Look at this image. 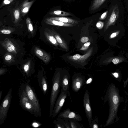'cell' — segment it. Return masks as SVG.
<instances>
[{"mask_svg":"<svg viewBox=\"0 0 128 128\" xmlns=\"http://www.w3.org/2000/svg\"><path fill=\"white\" fill-rule=\"evenodd\" d=\"M108 93L110 108L109 116L106 124V126L111 123L116 116L119 102L118 94L114 86L110 88Z\"/></svg>","mask_w":128,"mask_h":128,"instance_id":"6da1fadb","label":"cell"},{"mask_svg":"<svg viewBox=\"0 0 128 128\" xmlns=\"http://www.w3.org/2000/svg\"><path fill=\"white\" fill-rule=\"evenodd\" d=\"M60 82V74L59 72H58L55 74L52 81L50 100V117L52 116L54 105L59 90Z\"/></svg>","mask_w":128,"mask_h":128,"instance_id":"7a4b0ae2","label":"cell"},{"mask_svg":"<svg viewBox=\"0 0 128 128\" xmlns=\"http://www.w3.org/2000/svg\"><path fill=\"white\" fill-rule=\"evenodd\" d=\"M12 88L10 89L3 99L0 106V125L6 120L12 98Z\"/></svg>","mask_w":128,"mask_h":128,"instance_id":"3957f363","label":"cell"},{"mask_svg":"<svg viewBox=\"0 0 128 128\" xmlns=\"http://www.w3.org/2000/svg\"><path fill=\"white\" fill-rule=\"evenodd\" d=\"M25 91L34 108V114L35 116L41 115V110L38 101L31 88L28 85L26 87Z\"/></svg>","mask_w":128,"mask_h":128,"instance_id":"277c9868","label":"cell"},{"mask_svg":"<svg viewBox=\"0 0 128 128\" xmlns=\"http://www.w3.org/2000/svg\"><path fill=\"white\" fill-rule=\"evenodd\" d=\"M20 104L24 110L34 114L33 106L28 98L24 90H23L20 96Z\"/></svg>","mask_w":128,"mask_h":128,"instance_id":"5b68a950","label":"cell"},{"mask_svg":"<svg viewBox=\"0 0 128 128\" xmlns=\"http://www.w3.org/2000/svg\"><path fill=\"white\" fill-rule=\"evenodd\" d=\"M13 42L10 40L6 38L1 42V44L8 53L16 56L18 53V48L17 44Z\"/></svg>","mask_w":128,"mask_h":128,"instance_id":"8992f818","label":"cell"},{"mask_svg":"<svg viewBox=\"0 0 128 128\" xmlns=\"http://www.w3.org/2000/svg\"><path fill=\"white\" fill-rule=\"evenodd\" d=\"M67 94V92L61 91L54 107L52 116V118L56 117L60 112L64 102Z\"/></svg>","mask_w":128,"mask_h":128,"instance_id":"52a82bcc","label":"cell"},{"mask_svg":"<svg viewBox=\"0 0 128 128\" xmlns=\"http://www.w3.org/2000/svg\"><path fill=\"white\" fill-rule=\"evenodd\" d=\"M119 15L118 6L116 5L114 7L112 11L109 16L105 25V28H108L110 26L114 24L118 19Z\"/></svg>","mask_w":128,"mask_h":128,"instance_id":"ba28073f","label":"cell"},{"mask_svg":"<svg viewBox=\"0 0 128 128\" xmlns=\"http://www.w3.org/2000/svg\"><path fill=\"white\" fill-rule=\"evenodd\" d=\"M86 92L84 97V106L88 122L90 123L92 120V113L90 101L88 91Z\"/></svg>","mask_w":128,"mask_h":128,"instance_id":"9c48e42d","label":"cell"},{"mask_svg":"<svg viewBox=\"0 0 128 128\" xmlns=\"http://www.w3.org/2000/svg\"><path fill=\"white\" fill-rule=\"evenodd\" d=\"M36 55L44 63H47L50 60V56L47 53L38 48L36 47L34 49Z\"/></svg>","mask_w":128,"mask_h":128,"instance_id":"30bf717a","label":"cell"},{"mask_svg":"<svg viewBox=\"0 0 128 128\" xmlns=\"http://www.w3.org/2000/svg\"><path fill=\"white\" fill-rule=\"evenodd\" d=\"M92 49H91L84 55L76 54L73 56H69L68 58L72 61L76 62H84L90 55Z\"/></svg>","mask_w":128,"mask_h":128,"instance_id":"8fae6325","label":"cell"},{"mask_svg":"<svg viewBox=\"0 0 128 128\" xmlns=\"http://www.w3.org/2000/svg\"><path fill=\"white\" fill-rule=\"evenodd\" d=\"M59 117L65 118H72L80 120V117L74 112H71L69 109L64 111L58 115Z\"/></svg>","mask_w":128,"mask_h":128,"instance_id":"7c38bea8","label":"cell"},{"mask_svg":"<svg viewBox=\"0 0 128 128\" xmlns=\"http://www.w3.org/2000/svg\"><path fill=\"white\" fill-rule=\"evenodd\" d=\"M45 22L47 24L52 25L63 26H73V24L64 23L58 20L51 19L49 18L45 19Z\"/></svg>","mask_w":128,"mask_h":128,"instance_id":"4fadbf2b","label":"cell"},{"mask_svg":"<svg viewBox=\"0 0 128 128\" xmlns=\"http://www.w3.org/2000/svg\"><path fill=\"white\" fill-rule=\"evenodd\" d=\"M34 2V0L30 1L26 0L23 3L21 8V12L22 16H25L28 13Z\"/></svg>","mask_w":128,"mask_h":128,"instance_id":"5bb4252c","label":"cell"},{"mask_svg":"<svg viewBox=\"0 0 128 128\" xmlns=\"http://www.w3.org/2000/svg\"><path fill=\"white\" fill-rule=\"evenodd\" d=\"M49 18L52 20L60 21L64 23H70L72 24H77L79 22L78 21L76 20L68 17L57 16L51 17Z\"/></svg>","mask_w":128,"mask_h":128,"instance_id":"9a60e30c","label":"cell"},{"mask_svg":"<svg viewBox=\"0 0 128 128\" xmlns=\"http://www.w3.org/2000/svg\"><path fill=\"white\" fill-rule=\"evenodd\" d=\"M51 32H52V33L53 34L54 36L60 46L64 49L67 50H68L67 46L60 36L58 34L55 32H54L52 31Z\"/></svg>","mask_w":128,"mask_h":128,"instance_id":"2e32d148","label":"cell"},{"mask_svg":"<svg viewBox=\"0 0 128 128\" xmlns=\"http://www.w3.org/2000/svg\"><path fill=\"white\" fill-rule=\"evenodd\" d=\"M68 84V77L66 75H65L64 76L61 81V91H64L67 92Z\"/></svg>","mask_w":128,"mask_h":128,"instance_id":"e0dca14e","label":"cell"},{"mask_svg":"<svg viewBox=\"0 0 128 128\" xmlns=\"http://www.w3.org/2000/svg\"><path fill=\"white\" fill-rule=\"evenodd\" d=\"M44 34L48 40L52 44L56 46L58 45L55 38L52 33L46 32H44Z\"/></svg>","mask_w":128,"mask_h":128,"instance_id":"ac0fdd59","label":"cell"},{"mask_svg":"<svg viewBox=\"0 0 128 128\" xmlns=\"http://www.w3.org/2000/svg\"><path fill=\"white\" fill-rule=\"evenodd\" d=\"M81 79L79 78H77L73 80L72 83V88L73 90L77 91L80 89L82 84Z\"/></svg>","mask_w":128,"mask_h":128,"instance_id":"d6986e66","label":"cell"},{"mask_svg":"<svg viewBox=\"0 0 128 128\" xmlns=\"http://www.w3.org/2000/svg\"><path fill=\"white\" fill-rule=\"evenodd\" d=\"M50 14L51 15H56L62 17L72 15L69 12L60 10L52 11L50 12Z\"/></svg>","mask_w":128,"mask_h":128,"instance_id":"ffe728a7","label":"cell"},{"mask_svg":"<svg viewBox=\"0 0 128 128\" xmlns=\"http://www.w3.org/2000/svg\"><path fill=\"white\" fill-rule=\"evenodd\" d=\"M106 0H94L91 7L92 10H95L98 8Z\"/></svg>","mask_w":128,"mask_h":128,"instance_id":"44dd1931","label":"cell"},{"mask_svg":"<svg viewBox=\"0 0 128 128\" xmlns=\"http://www.w3.org/2000/svg\"><path fill=\"white\" fill-rule=\"evenodd\" d=\"M7 53L4 56V60L8 63L12 62V61L14 59V56L10 53Z\"/></svg>","mask_w":128,"mask_h":128,"instance_id":"7402d4cb","label":"cell"},{"mask_svg":"<svg viewBox=\"0 0 128 128\" xmlns=\"http://www.w3.org/2000/svg\"><path fill=\"white\" fill-rule=\"evenodd\" d=\"M41 84L44 93L45 94L47 90V85L45 78L43 77L41 81Z\"/></svg>","mask_w":128,"mask_h":128,"instance_id":"603a6c76","label":"cell"},{"mask_svg":"<svg viewBox=\"0 0 128 128\" xmlns=\"http://www.w3.org/2000/svg\"><path fill=\"white\" fill-rule=\"evenodd\" d=\"M26 22L28 31L32 32L33 30V27L31 20L29 18H27L26 20Z\"/></svg>","mask_w":128,"mask_h":128,"instance_id":"cb8c5ba5","label":"cell"},{"mask_svg":"<svg viewBox=\"0 0 128 128\" xmlns=\"http://www.w3.org/2000/svg\"><path fill=\"white\" fill-rule=\"evenodd\" d=\"M14 14L15 19V22L17 23L20 18V11L19 9L17 8L14 11Z\"/></svg>","mask_w":128,"mask_h":128,"instance_id":"d4e9b609","label":"cell"},{"mask_svg":"<svg viewBox=\"0 0 128 128\" xmlns=\"http://www.w3.org/2000/svg\"><path fill=\"white\" fill-rule=\"evenodd\" d=\"M90 44V43L89 42H86L80 48V50H86L88 48V46Z\"/></svg>","mask_w":128,"mask_h":128,"instance_id":"484cf974","label":"cell"},{"mask_svg":"<svg viewBox=\"0 0 128 128\" xmlns=\"http://www.w3.org/2000/svg\"><path fill=\"white\" fill-rule=\"evenodd\" d=\"M30 66L29 63L25 64L23 66L24 72L27 74L29 70Z\"/></svg>","mask_w":128,"mask_h":128,"instance_id":"4316f807","label":"cell"},{"mask_svg":"<svg viewBox=\"0 0 128 128\" xmlns=\"http://www.w3.org/2000/svg\"><path fill=\"white\" fill-rule=\"evenodd\" d=\"M14 0H4L3 1L1 6H3L9 4L12 2Z\"/></svg>","mask_w":128,"mask_h":128,"instance_id":"83f0119b","label":"cell"},{"mask_svg":"<svg viewBox=\"0 0 128 128\" xmlns=\"http://www.w3.org/2000/svg\"><path fill=\"white\" fill-rule=\"evenodd\" d=\"M104 25V22L100 21L98 22L96 24V27L99 29L102 28L103 27Z\"/></svg>","mask_w":128,"mask_h":128,"instance_id":"f1b7e54d","label":"cell"},{"mask_svg":"<svg viewBox=\"0 0 128 128\" xmlns=\"http://www.w3.org/2000/svg\"><path fill=\"white\" fill-rule=\"evenodd\" d=\"M108 11H106L103 13L100 16L99 18V19L100 20H104L106 17L108 13Z\"/></svg>","mask_w":128,"mask_h":128,"instance_id":"f546056e","label":"cell"},{"mask_svg":"<svg viewBox=\"0 0 128 128\" xmlns=\"http://www.w3.org/2000/svg\"><path fill=\"white\" fill-rule=\"evenodd\" d=\"M1 33L5 34H9L11 33V31L8 30L3 29L1 31Z\"/></svg>","mask_w":128,"mask_h":128,"instance_id":"4dcf8cb0","label":"cell"},{"mask_svg":"<svg viewBox=\"0 0 128 128\" xmlns=\"http://www.w3.org/2000/svg\"><path fill=\"white\" fill-rule=\"evenodd\" d=\"M88 37H84L81 38L80 41L82 43H85L88 41Z\"/></svg>","mask_w":128,"mask_h":128,"instance_id":"1f68e13d","label":"cell"},{"mask_svg":"<svg viewBox=\"0 0 128 128\" xmlns=\"http://www.w3.org/2000/svg\"><path fill=\"white\" fill-rule=\"evenodd\" d=\"M7 71L6 69L4 68H0V76L5 74Z\"/></svg>","mask_w":128,"mask_h":128,"instance_id":"d6a6232c","label":"cell"},{"mask_svg":"<svg viewBox=\"0 0 128 128\" xmlns=\"http://www.w3.org/2000/svg\"><path fill=\"white\" fill-rule=\"evenodd\" d=\"M112 62L114 64H116L119 62V60L117 58H115L112 60Z\"/></svg>","mask_w":128,"mask_h":128,"instance_id":"836d02e7","label":"cell"},{"mask_svg":"<svg viewBox=\"0 0 128 128\" xmlns=\"http://www.w3.org/2000/svg\"><path fill=\"white\" fill-rule=\"evenodd\" d=\"M40 125V124L36 122H33L32 124V126L35 128L38 127Z\"/></svg>","mask_w":128,"mask_h":128,"instance_id":"e575fe53","label":"cell"},{"mask_svg":"<svg viewBox=\"0 0 128 128\" xmlns=\"http://www.w3.org/2000/svg\"><path fill=\"white\" fill-rule=\"evenodd\" d=\"M117 34L116 32H114L112 33L110 35V37L111 38H113L116 37Z\"/></svg>","mask_w":128,"mask_h":128,"instance_id":"d590c367","label":"cell"},{"mask_svg":"<svg viewBox=\"0 0 128 128\" xmlns=\"http://www.w3.org/2000/svg\"><path fill=\"white\" fill-rule=\"evenodd\" d=\"M70 125L72 128H76L74 123L73 122H70Z\"/></svg>","mask_w":128,"mask_h":128,"instance_id":"8d00e7d4","label":"cell"},{"mask_svg":"<svg viewBox=\"0 0 128 128\" xmlns=\"http://www.w3.org/2000/svg\"><path fill=\"white\" fill-rule=\"evenodd\" d=\"M92 81V79L91 78H89L86 82V84H89Z\"/></svg>","mask_w":128,"mask_h":128,"instance_id":"74e56055","label":"cell"},{"mask_svg":"<svg viewBox=\"0 0 128 128\" xmlns=\"http://www.w3.org/2000/svg\"><path fill=\"white\" fill-rule=\"evenodd\" d=\"M113 75L114 76V77L116 78H118V73L116 72L114 73L113 74Z\"/></svg>","mask_w":128,"mask_h":128,"instance_id":"f35d334b","label":"cell"},{"mask_svg":"<svg viewBox=\"0 0 128 128\" xmlns=\"http://www.w3.org/2000/svg\"><path fill=\"white\" fill-rule=\"evenodd\" d=\"M93 128H98V126L96 124H94L93 125Z\"/></svg>","mask_w":128,"mask_h":128,"instance_id":"ab89813d","label":"cell"},{"mask_svg":"<svg viewBox=\"0 0 128 128\" xmlns=\"http://www.w3.org/2000/svg\"><path fill=\"white\" fill-rule=\"evenodd\" d=\"M2 91L1 90L0 91V101L1 98V97L2 95Z\"/></svg>","mask_w":128,"mask_h":128,"instance_id":"60d3db41","label":"cell"},{"mask_svg":"<svg viewBox=\"0 0 128 128\" xmlns=\"http://www.w3.org/2000/svg\"><path fill=\"white\" fill-rule=\"evenodd\" d=\"M2 7V6H0V8Z\"/></svg>","mask_w":128,"mask_h":128,"instance_id":"b9f144b4","label":"cell"}]
</instances>
